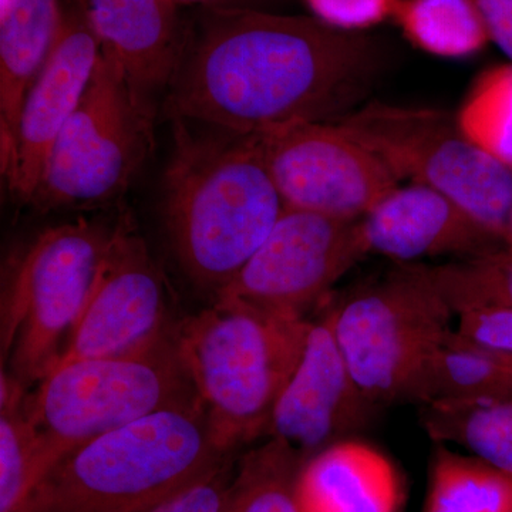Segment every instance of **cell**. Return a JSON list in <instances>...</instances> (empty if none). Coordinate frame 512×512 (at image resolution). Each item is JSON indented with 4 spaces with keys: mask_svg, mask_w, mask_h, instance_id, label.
<instances>
[{
    "mask_svg": "<svg viewBox=\"0 0 512 512\" xmlns=\"http://www.w3.org/2000/svg\"><path fill=\"white\" fill-rule=\"evenodd\" d=\"M383 60L370 33L342 32L315 16L205 8L164 110L171 120L251 136L335 121L356 109Z\"/></svg>",
    "mask_w": 512,
    "mask_h": 512,
    "instance_id": "1",
    "label": "cell"
},
{
    "mask_svg": "<svg viewBox=\"0 0 512 512\" xmlns=\"http://www.w3.org/2000/svg\"><path fill=\"white\" fill-rule=\"evenodd\" d=\"M163 180L168 242L184 274L218 295L285 210L258 136L173 120Z\"/></svg>",
    "mask_w": 512,
    "mask_h": 512,
    "instance_id": "2",
    "label": "cell"
},
{
    "mask_svg": "<svg viewBox=\"0 0 512 512\" xmlns=\"http://www.w3.org/2000/svg\"><path fill=\"white\" fill-rule=\"evenodd\" d=\"M235 456L215 439L200 400L168 407L67 453L23 512L147 511Z\"/></svg>",
    "mask_w": 512,
    "mask_h": 512,
    "instance_id": "3",
    "label": "cell"
},
{
    "mask_svg": "<svg viewBox=\"0 0 512 512\" xmlns=\"http://www.w3.org/2000/svg\"><path fill=\"white\" fill-rule=\"evenodd\" d=\"M309 320L215 298L210 308L175 322V352L228 453L265 439L276 400L301 357Z\"/></svg>",
    "mask_w": 512,
    "mask_h": 512,
    "instance_id": "4",
    "label": "cell"
},
{
    "mask_svg": "<svg viewBox=\"0 0 512 512\" xmlns=\"http://www.w3.org/2000/svg\"><path fill=\"white\" fill-rule=\"evenodd\" d=\"M116 221L47 228L6 275L0 309L2 370L35 387L62 359L96 284Z\"/></svg>",
    "mask_w": 512,
    "mask_h": 512,
    "instance_id": "5",
    "label": "cell"
},
{
    "mask_svg": "<svg viewBox=\"0 0 512 512\" xmlns=\"http://www.w3.org/2000/svg\"><path fill=\"white\" fill-rule=\"evenodd\" d=\"M325 311L350 373L380 410L414 403L424 366L456 326L424 262L397 264Z\"/></svg>",
    "mask_w": 512,
    "mask_h": 512,
    "instance_id": "6",
    "label": "cell"
},
{
    "mask_svg": "<svg viewBox=\"0 0 512 512\" xmlns=\"http://www.w3.org/2000/svg\"><path fill=\"white\" fill-rule=\"evenodd\" d=\"M156 101L101 49L79 106L57 137L29 205L99 207L120 198L154 150Z\"/></svg>",
    "mask_w": 512,
    "mask_h": 512,
    "instance_id": "7",
    "label": "cell"
},
{
    "mask_svg": "<svg viewBox=\"0 0 512 512\" xmlns=\"http://www.w3.org/2000/svg\"><path fill=\"white\" fill-rule=\"evenodd\" d=\"M195 400L171 333L128 355L60 360L29 390L25 404L59 463L107 431Z\"/></svg>",
    "mask_w": 512,
    "mask_h": 512,
    "instance_id": "8",
    "label": "cell"
},
{
    "mask_svg": "<svg viewBox=\"0 0 512 512\" xmlns=\"http://www.w3.org/2000/svg\"><path fill=\"white\" fill-rule=\"evenodd\" d=\"M335 121L382 158L400 181L441 192L505 244L512 171L480 150L454 114L370 101Z\"/></svg>",
    "mask_w": 512,
    "mask_h": 512,
    "instance_id": "9",
    "label": "cell"
},
{
    "mask_svg": "<svg viewBox=\"0 0 512 512\" xmlns=\"http://www.w3.org/2000/svg\"><path fill=\"white\" fill-rule=\"evenodd\" d=\"M286 208L356 222L399 177L338 121H311L258 134Z\"/></svg>",
    "mask_w": 512,
    "mask_h": 512,
    "instance_id": "10",
    "label": "cell"
},
{
    "mask_svg": "<svg viewBox=\"0 0 512 512\" xmlns=\"http://www.w3.org/2000/svg\"><path fill=\"white\" fill-rule=\"evenodd\" d=\"M365 256L357 221L285 207L264 244L215 298L306 318Z\"/></svg>",
    "mask_w": 512,
    "mask_h": 512,
    "instance_id": "11",
    "label": "cell"
},
{
    "mask_svg": "<svg viewBox=\"0 0 512 512\" xmlns=\"http://www.w3.org/2000/svg\"><path fill=\"white\" fill-rule=\"evenodd\" d=\"M174 325L163 276L133 218L123 214L60 360L138 352L167 339Z\"/></svg>",
    "mask_w": 512,
    "mask_h": 512,
    "instance_id": "12",
    "label": "cell"
},
{
    "mask_svg": "<svg viewBox=\"0 0 512 512\" xmlns=\"http://www.w3.org/2000/svg\"><path fill=\"white\" fill-rule=\"evenodd\" d=\"M379 410L350 373L325 311L309 320L301 357L276 400L265 439L284 441L308 460L356 437Z\"/></svg>",
    "mask_w": 512,
    "mask_h": 512,
    "instance_id": "13",
    "label": "cell"
},
{
    "mask_svg": "<svg viewBox=\"0 0 512 512\" xmlns=\"http://www.w3.org/2000/svg\"><path fill=\"white\" fill-rule=\"evenodd\" d=\"M101 53L99 39L79 6L63 12L45 66L32 84L13 134L2 153V173L16 200L30 204L50 151L79 106Z\"/></svg>",
    "mask_w": 512,
    "mask_h": 512,
    "instance_id": "14",
    "label": "cell"
},
{
    "mask_svg": "<svg viewBox=\"0 0 512 512\" xmlns=\"http://www.w3.org/2000/svg\"><path fill=\"white\" fill-rule=\"evenodd\" d=\"M366 255L396 264L483 254L504 242L453 200L424 185H397L357 221Z\"/></svg>",
    "mask_w": 512,
    "mask_h": 512,
    "instance_id": "15",
    "label": "cell"
},
{
    "mask_svg": "<svg viewBox=\"0 0 512 512\" xmlns=\"http://www.w3.org/2000/svg\"><path fill=\"white\" fill-rule=\"evenodd\" d=\"M80 12L107 50L148 99L167 93L185 45L178 3L174 0H77Z\"/></svg>",
    "mask_w": 512,
    "mask_h": 512,
    "instance_id": "16",
    "label": "cell"
},
{
    "mask_svg": "<svg viewBox=\"0 0 512 512\" xmlns=\"http://www.w3.org/2000/svg\"><path fill=\"white\" fill-rule=\"evenodd\" d=\"M296 498L301 512H402L404 488L383 451L352 437L303 461Z\"/></svg>",
    "mask_w": 512,
    "mask_h": 512,
    "instance_id": "17",
    "label": "cell"
},
{
    "mask_svg": "<svg viewBox=\"0 0 512 512\" xmlns=\"http://www.w3.org/2000/svg\"><path fill=\"white\" fill-rule=\"evenodd\" d=\"M63 9L59 0H16L0 16V151L5 153L23 101L59 35Z\"/></svg>",
    "mask_w": 512,
    "mask_h": 512,
    "instance_id": "18",
    "label": "cell"
},
{
    "mask_svg": "<svg viewBox=\"0 0 512 512\" xmlns=\"http://www.w3.org/2000/svg\"><path fill=\"white\" fill-rule=\"evenodd\" d=\"M30 389L2 370L0 377V512H23L56 466L52 448L26 412Z\"/></svg>",
    "mask_w": 512,
    "mask_h": 512,
    "instance_id": "19",
    "label": "cell"
},
{
    "mask_svg": "<svg viewBox=\"0 0 512 512\" xmlns=\"http://www.w3.org/2000/svg\"><path fill=\"white\" fill-rule=\"evenodd\" d=\"M504 396H512V365L468 342L454 328L424 366L413 404L467 403Z\"/></svg>",
    "mask_w": 512,
    "mask_h": 512,
    "instance_id": "20",
    "label": "cell"
},
{
    "mask_svg": "<svg viewBox=\"0 0 512 512\" xmlns=\"http://www.w3.org/2000/svg\"><path fill=\"white\" fill-rule=\"evenodd\" d=\"M420 426L434 444L458 447L512 478V396L419 407Z\"/></svg>",
    "mask_w": 512,
    "mask_h": 512,
    "instance_id": "21",
    "label": "cell"
},
{
    "mask_svg": "<svg viewBox=\"0 0 512 512\" xmlns=\"http://www.w3.org/2000/svg\"><path fill=\"white\" fill-rule=\"evenodd\" d=\"M392 22L426 55L468 59L491 43L473 0H397Z\"/></svg>",
    "mask_w": 512,
    "mask_h": 512,
    "instance_id": "22",
    "label": "cell"
},
{
    "mask_svg": "<svg viewBox=\"0 0 512 512\" xmlns=\"http://www.w3.org/2000/svg\"><path fill=\"white\" fill-rule=\"evenodd\" d=\"M303 461L278 439L249 448L235 463L218 512H301L296 481Z\"/></svg>",
    "mask_w": 512,
    "mask_h": 512,
    "instance_id": "23",
    "label": "cell"
},
{
    "mask_svg": "<svg viewBox=\"0 0 512 512\" xmlns=\"http://www.w3.org/2000/svg\"><path fill=\"white\" fill-rule=\"evenodd\" d=\"M423 512H512V478L436 444Z\"/></svg>",
    "mask_w": 512,
    "mask_h": 512,
    "instance_id": "24",
    "label": "cell"
},
{
    "mask_svg": "<svg viewBox=\"0 0 512 512\" xmlns=\"http://www.w3.org/2000/svg\"><path fill=\"white\" fill-rule=\"evenodd\" d=\"M431 284L454 315L477 308H512V248L424 264Z\"/></svg>",
    "mask_w": 512,
    "mask_h": 512,
    "instance_id": "25",
    "label": "cell"
},
{
    "mask_svg": "<svg viewBox=\"0 0 512 512\" xmlns=\"http://www.w3.org/2000/svg\"><path fill=\"white\" fill-rule=\"evenodd\" d=\"M454 116L480 150L512 171V63L481 70Z\"/></svg>",
    "mask_w": 512,
    "mask_h": 512,
    "instance_id": "26",
    "label": "cell"
},
{
    "mask_svg": "<svg viewBox=\"0 0 512 512\" xmlns=\"http://www.w3.org/2000/svg\"><path fill=\"white\" fill-rule=\"evenodd\" d=\"M313 16L330 28L369 33L392 20L397 0H303Z\"/></svg>",
    "mask_w": 512,
    "mask_h": 512,
    "instance_id": "27",
    "label": "cell"
},
{
    "mask_svg": "<svg viewBox=\"0 0 512 512\" xmlns=\"http://www.w3.org/2000/svg\"><path fill=\"white\" fill-rule=\"evenodd\" d=\"M463 338L512 365V308H477L458 313Z\"/></svg>",
    "mask_w": 512,
    "mask_h": 512,
    "instance_id": "28",
    "label": "cell"
},
{
    "mask_svg": "<svg viewBox=\"0 0 512 512\" xmlns=\"http://www.w3.org/2000/svg\"><path fill=\"white\" fill-rule=\"evenodd\" d=\"M235 463L237 458L183 493L174 495L170 500L143 512H218L225 490L234 474Z\"/></svg>",
    "mask_w": 512,
    "mask_h": 512,
    "instance_id": "29",
    "label": "cell"
},
{
    "mask_svg": "<svg viewBox=\"0 0 512 512\" xmlns=\"http://www.w3.org/2000/svg\"><path fill=\"white\" fill-rule=\"evenodd\" d=\"M487 28L491 42L512 63V0H473Z\"/></svg>",
    "mask_w": 512,
    "mask_h": 512,
    "instance_id": "30",
    "label": "cell"
},
{
    "mask_svg": "<svg viewBox=\"0 0 512 512\" xmlns=\"http://www.w3.org/2000/svg\"><path fill=\"white\" fill-rule=\"evenodd\" d=\"M178 5H200L208 9H265L282 0H174Z\"/></svg>",
    "mask_w": 512,
    "mask_h": 512,
    "instance_id": "31",
    "label": "cell"
},
{
    "mask_svg": "<svg viewBox=\"0 0 512 512\" xmlns=\"http://www.w3.org/2000/svg\"><path fill=\"white\" fill-rule=\"evenodd\" d=\"M15 2L16 0H0V16L5 15Z\"/></svg>",
    "mask_w": 512,
    "mask_h": 512,
    "instance_id": "32",
    "label": "cell"
},
{
    "mask_svg": "<svg viewBox=\"0 0 512 512\" xmlns=\"http://www.w3.org/2000/svg\"><path fill=\"white\" fill-rule=\"evenodd\" d=\"M505 245L512 248V211L508 221L507 234H505Z\"/></svg>",
    "mask_w": 512,
    "mask_h": 512,
    "instance_id": "33",
    "label": "cell"
}]
</instances>
